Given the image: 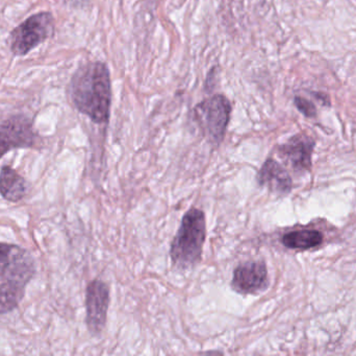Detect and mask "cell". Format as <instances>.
Masks as SVG:
<instances>
[{"mask_svg":"<svg viewBox=\"0 0 356 356\" xmlns=\"http://www.w3.org/2000/svg\"><path fill=\"white\" fill-rule=\"evenodd\" d=\"M70 96L77 110L96 123H108L112 104L110 70L96 61L83 65L73 75Z\"/></svg>","mask_w":356,"mask_h":356,"instance_id":"obj_1","label":"cell"},{"mask_svg":"<svg viewBox=\"0 0 356 356\" xmlns=\"http://www.w3.org/2000/svg\"><path fill=\"white\" fill-rule=\"evenodd\" d=\"M35 271V263L27 251L0 242V314L18 307Z\"/></svg>","mask_w":356,"mask_h":356,"instance_id":"obj_2","label":"cell"},{"mask_svg":"<svg viewBox=\"0 0 356 356\" xmlns=\"http://www.w3.org/2000/svg\"><path fill=\"white\" fill-rule=\"evenodd\" d=\"M207 236L205 215L200 209L192 208L184 215L172 245L170 255L173 263L186 269L201 259Z\"/></svg>","mask_w":356,"mask_h":356,"instance_id":"obj_3","label":"cell"},{"mask_svg":"<svg viewBox=\"0 0 356 356\" xmlns=\"http://www.w3.org/2000/svg\"><path fill=\"white\" fill-rule=\"evenodd\" d=\"M232 104L226 96L215 94L194 108V118L203 135L213 144H221L229 123Z\"/></svg>","mask_w":356,"mask_h":356,"instance_id":"obj_4","label":"cell"},{"mask_svg":"<svg viewBox=\"0 0 356 356\" xmlns=\"http://www.w3.org/2000/svg\"><path fill=\"white\" fill-rule=\"evenodd\" d=\"M54 31L51 13L41 12L29 17L10 33V47L15 56H25L49 39Z\"/></svg>","mask_w":356,"mask_h":356,"instance_id":"obj_5","label":"cell"},{"mask_svg":"<svg viewBox=\"0 0 356 356\" xmlns=\"http://www.w3.org/2000/svg\"><path fill=\"white\" fill-rule=\"evenodd\" d=\"M87 324L90 332L94 334H100L106 326V315L110 305V288L104 282L94 280L88 286Z\"/></svg>","mask_w":356,"mask_h":356,"instance_id":"obj_6","label":"cell"},{"mask_svg":"<svg viewBox=\"0 0 356 356\" xmlns=\"http://www.w3.org/2000/svg\"><path fill=\"white\" fill-rule=\"evenodd\" d=\"M35 134L33 123L22 116L13 117L0 125V158L15 148L31 146Z\"/></svg>","mask_w":356,"mask_h":356,"instance_id":"obj_7","label":"cell"},{"mask_svg":"<svg viewBox=\"0 0 356 356\" xmlns=\"http://www.w3.org/2000/svg\"><path fill=\"white\" fill-rule=\"evenodd\" d=\"M268 286V271L263 261H248L236 268L232 286L240 294H253Z\"/></svg>","mask_w":356,"mask_h":356,"instance_id":"obj_8","label":"cell"},{"mask_svg":"<svg viewBox=\"0 0 356 356\" xmlns=\"http://www.w3.org/2000/svg\"><path fill=\"white\" fill-rule=\"evenodd\" d=\"M315 141L309 136L296 135L280 146V153L297 171H309Z\"/></svg>","mask_w":356,"mask_h":356,"instance_id":"obj_9","label":"cell"},{"mask_svg":"<svg viewBox=\"0 0 356 356\" xmlns=\"http://www.w3.org/2000/svg\"><path fill=\"white\" fill-rule=\"evenodd\" d=\"M259 185L267 187L274 194L284 196L292 190V179L288 171L273 159H268L257 176Z\"/></svg>","mask_w":356,"mask_h":356,"instance_id":"obj_10","label":"cell"},{"mask_svg":"<svg viewBox=\"0 0 356 356\" xmlns=\"http://www.w3.org/2000/svg\"><path fill=\"white\" fill-rule=\"evenodd\" d=\"M26 182L14 169L2 167L0 171V194L10 202H18L26 194Z\"/></svg>","mask_w":356,"mask_h":356,"instance_id":"obj_11","label":"cell"},{"mask_svg":"<svg viewBox=\"0 0 356 356\" xmlns=\"http://www.w3.org/2000/svg\"><path fill=\"white\" fill-rule=\"evenodd\" d=\"M323 242V235L317 230H300L284 234L282 244L292 250H309Z\"/></svg>","mask_w":356,"mask_h":356,"instance_id":"obj_12","label":"cell"},{"mask_svg":"<svg viewBox=\"0 0 356 356\" xmlns=\"http://www.w3.org/2000/svg\"><path fill=\"white\" fill-rule=\"evenodd\" d=\"M295 106L305 116L309 117V118L316 117L317 115V109H316L315 105L303 96L297 95L295 98Z\"/></svg>","mask_w":356,"mask_h":356,"instance_id":"obj_13","label":"cell"}]
</instances>
